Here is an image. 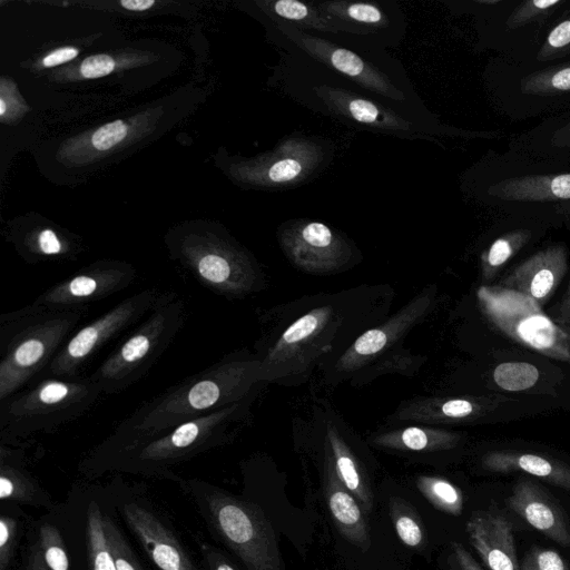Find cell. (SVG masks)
I'll list each match as a JSON object with an SVG mask.
<instances>
[{
    "label": "cell",
    "mask_w": 570,
    "mask_h": 570,
    "mask_svg": "<svg viewBox=\"0 0 570 570\" xmlns=\"http://www.w3.org/2000/svg\"><path fill=\"white\" fill-rule=\"evenodd\" d=\"M261 382V358L239 352L228 354L144 403L87 455L108 453L235 404L256 393Z\"/></svg>",
    "instance_id": "1"
},
{
    "label": "cell",
    "mask_w": 570,
    "mask_h": 570,
    "mask_svg": "<svg viewBox=\"0 0 570 570\" xmlns=\"http://www.w3.org/2000/svg\"><path fill=\"white\" fill-rule=\"evenodd\" d=\"M254 396L255 393L235 404L108 453L86 455L79 464V471L87 476L117 471L178 481L179 478L171 472V468L229 443L246 421Z\"/></svg>",
    "instance_id": "2"
},
{
    "label": "cell",
    "mask_w": 570,
    "mask_h": 570,
    "mask_svg": "<svg viewBox=\"0 0 570 570\" xmlns=\"http://www.w3.org/2000/svg\"><path fill=\"white\" fill-rule=\"evenodd\" d=\"M87 313L29 304L0 316V403L48 367Z\"/></svg>",
    "instance_id": "3"
},
{
    "label": "cell",
    "mask_w": 570,
    "mask_h": 570,
    "mask_svg": "<svg viewBox=\"0 0 570 570\" xmlns=\"http://www.w3.org/2000/svg\"><path fill=\"white\" fill-rule=\"evenodd\" d=\"M207 528L248 570H283L273 527L254 503L199 479H178Z\"/></svg>",
    "instance_id": "4"
},
{
    "label": "cell",
    "mask_w": 570,
    "mask_h": 570,
    "mask_svg": "<svg viewBox=\"0 0 570 570\" xmlns=\"http://www.w3.org/2000/svg\"><path fill=\"white\" fill-rule=\"evenodd\" d=\"M102 394L88 377L45 376L0 403L1 444L18 442L40 433H53L89 411Z\"/></svg>",
    "instance_id": "5"
},
{
    "label": "cell",
    "mask_w": 570,
    "mask_h": 570,
    "mask_svg": "<svg viewBox=\"0 0 570 570\" xmlns=\"http://www.w3.org/2000/svg\"><path fill=\"white\" fill-rule=\"evenodd\" d=\"M186 318V305L174 292H164L141 323L89 375L102 394L127 390L141 380L173 343Z\"/></svg>",
    "instance_id": "6"
},
{
    "label": "cell",
    "mask_w": 570,
    "mask_h": 570,
    "mask_svg": "<svg viewBox=\"0 0 570 570\" xmlns=\"http://www.w3.org/2000/svg\"><path fill=\"white\" fill-rule=\"evenodd\" d=\"M173 254L198 283L219 296L240 298L262 287L257 263L225 237L185 235L176 240Z\"/></svg>",
    "instance_id": "7"
},
{
    "label": "cell",
    "mask_w": 570,
    "mask_h": 570,
    "mask_svg": "<svg viewBox=\"0 0 570 570\" xmlns=\"http://www.w3.org/2000/svg\"><path fill=\"white\" fill-rule=\"evenodd\" d=\"M478 299L487 318L514 342L570 363V340L528 295L501 285L481 286Z\"/></svg>",
    "instance_id": "8"
},
{
    "label": "cell",
    "mask_w": 570,
    "mask_h": 570,
    "mask_svg": "<svg viewBox=\"0 0 570 570\" xmlns=\"http://www.w3.org/2000/svg\"><path fill=\"white\" fill-rule=\"evenodd\" d=\"M484 185L483 196L501 209H553L570 207V168L512 165L500 160Z\"/></svg>",
    "instance_id": "9"
},
{
    "label": "cell",
    "mask_w": 570,
    "mask_h": 570,
    "mask_svg": "<svg viewBox=\"0 0 570 570\" xmlns=\"http://www.w3.org/2000/svg\"><path fill=\"white\" fill-rule=\"evenodd\" d=\"M161 295L146 288L122 299L75 332L46 368V376L76 377L79 370L106 344L146 316Z\"/></svg>",
    "instance_id": "10"
},
{
    "label": "cell",
    "mask_w": 570,
    "mask_h": 570,
    "mask_svg": "<svg viewBox=\"0 0 570 570\" xmlns=\"http://www.w3.org/2000/svg\"><path fill=\"white\" fill-rule=\"evenodd\" d=\"M274 23L283 38L316 62L382 99L401 105L406 102L405 90L387 71L379 68L377 63L366 59L363 53L285 22L274 21Z\"/></svg>",
    "instance_id": "11"
},
{
    "label": "cell",
    "mask_w": 570,
    "mask_h": 570,
    "mask_svg": "<svg viewBox=\"0 0 570 570\" xmlns=\"http://www.w3.org/2000/svg\"><path fill=\"white\" fill-rule=\"evenodd\" d=\"M335 80L334 83L327 79L308 82L309 98L317 101L320 110L380 132L428 139L424 124L401 115L376 99L350 90Z\"/></svg>",
    "instance_id": "12"
},
{
    "label": "cell",
    "mask_w": 570,
    "mask_h": 570,
    "mask_svg": "<svg viewBox=\"0 0 570 570\" xmlns=\"http://www.w3.org/2000/svg\"><path fill=\"white\" fill-rule=\"evenodd\" d=\"M337 316L332 305L316 307L294 321L261 358L262 381L286 379L307 370L325 347L327 334H334Z\"/></svg>",
    "instance_id": "13"
},
{
    "label": "cell",
    "mask_w": 570,
    "mask_h": 570,
    "mask_svg": "<svg viewBox=\"0 0 570 570\" xmlns=\"http://www.w3.org/2000/svg\"><path fill=\"white\" fill-rule=\"evenodd\" d=\"M128 263L105 261L83 267L37 296L30 304L48 309H79L127 288L136 278Z\"/></svg>",
    "instance_id": "14"
},
{
    "label": "cell",
    "mask_w": 570,
    "mask_h": 570,
    "mask_svg": "<svg viewBox=\"0 0 570 570\" xmlns=\"http://www.w3.org/2000/svg\"><path fill=\"white\" fill-rule=\"evenodd\" d=\"M279 243L291 263L309 274L337 272L352 259L351 245L321 222L291 223L282 229Z\"/></svg>",
    "instance_id": "15"
},
{
    "label": "cell",
    "mask_w": 570,
    "mask_h": 570,
    "mask_svg": "<svg viewBox=\"0 0 570 570\" xmlns=\"http://www.w3.org/2000/svg\"><path fill=\"white\" fill-rule=\"evenodd\" d=\"M325 160L323 145L304 137L288 138L277 147L250 161L243 169V176L257 186L283 188L305 180Z\"/></svg>",
    "instance_id": "16"
},
{
    "label": "cell",
    "mask_w": 570,
    "mask_h": 570,
    "mask_svg": "<svg viewBox=\"0 0 570 570\" xmlns=\"http://www.w3.org/2000/svg\"><path fill=\"white\" fill-rule=\"evenodd\" d=\"M119 511L158 570H199L160 515L135 501L122 503Z\"/></svg>",
    "instance_id": "17"
},
{
    "label": "cell",
    "mask_w": 570,
    "mask_h": 570,
    "mask_svg": "<svg viewBox=\"0 0 570 570\" xmlns=\"http://www.w3.org/2000/svg\"><path fill=\"white\" fill-rule=\"evenodd\" d=\"M432 289H425L384 324L361 334L340 356L335 370L350 373L373 361L396 344L430 311L433 302Z\"/></svg>",
    "instance_id": "18"
},
{
    "label": "cell",
    "mask_w": 570,
    "mask_h": 570,
    "mask_svg": "<svg viewBox=\"0 0 570 570\" xmlns=\"http://www.w3.org/2000/svg\"><path fill=\"white\" fill-rule=\"evenodd\" d=\"M508 401L499 395L415 399L401 405L395 415L428 425L470 423Z\"/></svg>",
    "instance_id": "19"
},
{
    "label": "cell",
    "mask_w": 570,
    "mask_h": 570,
    "mask_svg": "<svg viewBox=\"0 0 570 570\" xmlns=\"http://www.w3.org/2000/svg\"><path fill=\"white\" fill-rule=\"evenodd\" d=\"M509 508L532 528L561 544L570 547V524L558 501L540 484L522 479L508 498Z\"/></svg>",
    "instance_id": "20"
},
{
    "label": "cell",
    "mask_w": 570,
    "mask_h": 570,
    "mask_svg": "<svg viewBox=\"0 0 570 570\" xmlns=\"http://www.w3.org/2000/svg\"><path fill=\"white\" fill-rule=\"evenodd\" d=\"M316 6L334 20L342 30V36L355 39L387 36L396 38L397 30L403 29L401 17L395 7L387 8V2L374 1H325Z\"/></svg>",
    "instance_id": "21"
},
{
    "label": "cell",
    "mask_w": 570,
    "mask_h": 570,
    "mask_svg": "<svg viewBox=\"0 0 570 570\" xmlns=\"http://www.w3.org/2000/svg\"><path fill=\"white\" fill-rule=\"evenodd\" d=\"M466 532L488 570H520L511 521L501 512H474Z\"/></svg>",
    "instance_id": "22"
},
{
    "label": "cell",
    "mask_w": 570,
    "mask_h": 570,
    "mask_svg": "<svg viewBox=\"0 0 570 570\" xmlns=\"http://www.w3.org/2000/svg\"><path fill=\"white\" fill-rule=\"evenodd\" d=\"M568 268L563 244L550 245L523 261L505 277L501 286L530 296L540 305L554 293Z\"/></svg>",
    "instance_id": "23"
},
{
    "label": "cell",
    "mask_w": 570,
    "mask_h": 570,
    "mask_svg": "<svg viewBox=\"0 0 570 570\" xmlns=\"http://www.w3.org/2000/svg\"><path fill=\"white\" fill-rule=\"evenodd\" d=\"M324 493L328 511L346 540L358 548L370 544L368 527L357 500L340 481L326 453L324 465Z\"/></svg>",
    "instance_id": "24"
},
{
    "label": "cell",
    "mask_w": 570,
    "mask_h": 570,
    "mask_svg": "<svg viewBox=\"0 0 570 570\" xmlns=\"http://www.w3.org/2000/svg\"><path fill=\"white\" fill-rule=\"evenodd\" d=\"M482 466L497 473L523 472L570 491V466L533 453L493 451L482 458Z\"/></svg>",
    "instance_id": "25"
},
{
    "label": "cell",
    "mask_w": 570,
    "mask_h": 570,
    "mask_svg": "<svg viewBox=\"0 0 570 570\" xmlns=\"http://www.w3.org/2000/svg\"><path fill=\"white\" fill-rule=\"evenodd\" d=\"M22 453L14 446L0 445V499L51 509L49 494L23 468Z\"/></svg>",
    "instance_id": "26"
},
{
    "label": "cell",
    "mask_w": 570,
    "mask_h": 570,
    "mask_svg": "<svg viewBox=\"0 0 570 570\" xmlns=\"http://www.w3.org/2000/svg\"><path fill=\"white\" fill-rule=\"evenodd\" d=\"M326 453L340 481L361 503L362 508L370 512L373 505V497L362 468L341 432L332 422L326 424Z\"/></svg>",
    "instance_id": "27"
},
{
    "label": "cell",
    "mask_w": 570,
    "mask_h": 570,
    "mask_svg": "<svg viewBox=\"0 0 570 570\" xmlns=\"http://www.w3.org/2000/svg\"><path fill=\"white\" fill-rule=\"evenodd\" d=\"M372 442L383 449L409 452H435L455 448L460 434L429 426H406L374 435Z\"/></svg>",
    "instance_id": "28"
},
{
    "label": "cell",
    "mask_w": 570,
    "mask_h": 570,
    "mask_svg": "<svg viewBox=\"0 0 570 570\" xmlns=\"http://www.w3.org/2000/svg\"><path fill=\"white\" fill-rule=\"evenodd\" d=\"M519 150L542 160L570 161V114L558 116L524 134Z\"/></svg>",
    "instance_id": "29"
},
{
    "label": "cell",
    "mask_w": 570,
    "mask_h": 570,
    "mask_svg": "<svg viewBox=\"0 0 570 570\" xmlns=\"http://www.w3.org/2000/svg\"><path fill=\"white\" fill-rule=\"evenodd\" d=\"M262 10L273 20L282 21L304 31H318L342 36L341 27L324 13L315 2L296 0L264 1Z\"/></svg>",
    "instance_id": "30"
},
{
    "label": "cell",
    "mask_w": 570,
    "mask_h": 570,
    "mask_svg": "<svg viewBox=\"0 0 570 570\" xmlns=\"http://www.w3.org/2000/svg\"><path fill=\"white\" fill-rule=\"evenodd\" d=\"M532 237V230L525 227L510 229L497 237L481 256L482 275L492 278L499 269L514 256Z\"/></svg>",
    "instance_id": "31"
},
{
    "label": "cell",
    "mask_w": 570,
    "mask_h": 570,
    "mask_svg": "<svg viewBox=\"0 0 570 570\" xmlns=\"http://www.w3.org/2000/svg\"><path fill=\"white\" fill-rule=\"evenodd\" d=\"M87 553L91 570H117L104 530V514L96 502L87 509Z\"/></svg>",
    "instance_id": "32"
},
{
    "label": "cell",
    "mask_w": 570,
    "mask_h": 570,
    "mask_svg": "<svg viewBox=\"0 0 570 570\" xmlns=\"http://www.w3.org/2000/svg\"><path fill=\"white\" fill-rule=\"evenodd\" d=\"M521 89L528 95L557 96L570 91V62L548 67L533 72L521 81Z\"/></svg>",
    "instance_id": "33"
},
{
    "label": "cell",
    "mask_w": 570,
    "mask_h": 570,
    "mask_svg": "<svg viewBox=\"0 0 570 570\" xmlns=\"http://www.w3.org/2000/svg\"><path fill=\"white\" fill-rule=\"evenodd\" d=\"M416 485L421 493L439 510L459 515L463 510V494L450 481L438 476H419Z\"/></svg>",
    "instance_id": "34"
},
{
    "label": "cell",
    "mask_w": 570,
    "mask_h": 570,
    "mask_svg": "<svg viewBox=\"0 0 570 570\" xmlns=\"http://www.w3.org/2000/svg\"><path fill=\"white\" fill-rule=\"evenodd\" d=\"M23 243L26 258L31 262L63 258L73 254V247L51 228L40 229Z\"/></svg>",
    "instance_id": "35"
},
{
    "label": "cell",
    "mask_w": 570,
    "mask_h": 570,
    "mask_svg": "<svg viewBox=\"0 0 570 570\" xmlns=\"http://www.w3.org/2000/svg\"><path fill=\"white\" fill-rule=\"evenodd\" d=\"M390 511L400 540L407 547L420 548L424 543L425 534L412 507L402 500H393Z\"/></svg>",
    "instance_id": "36"
},
{
    "label": "cell",
    "mask_w": 570,
    "mask_h": 570,
    "mask_svg": "<svg viewBox=\"0 0 570 570\" xmlns=\"http://www.w3.org/2000/svg\"><path fill=\"white\" fill-rule=\"evenodd\" d=\"M538 379V368L527 362H504L493 371L495 384L500 389L511 392L530 389Z\"/></svg>",
    "instance_id": "37"
},
{
    "label": "cell",
    "mask_w": 570,
    "mask_h": 570,
    "mask_svg": "<svg viewBox=\"0 0 570 570\" xmlns=\"http://www.w3.org/2000/svg\"><path fill=\"white\" fill-rule=\"evenodd\" d=\"M37 544L48 570H70L63 539L55 525L41 524Z\"/></svg>",
    "instance_id": "38"
},
{
    "label": "cell",
    "mask_w": 570,
    "mask_h": 570,
    "mask_svg": "<svg viewBox=\"0 0 570 570\" xmlns=\"http://www.w3.org/2000/svg\"><path fill=\"white\" fill-rule=\"evenodd\" d=\"M104 530L117 570H145L128 541L109 515H104Z\"/></svg>",
    "instance_id": "39"
},
{
    "label": "cell",
    "mask_w": 570,
    "mask_h": 570,
    "mask_svg": "<svg viewBox=\"0 0 570 570\" xmlns=\"http://www.w3.org/2000/svg\"><path fill=\"white\" fill-rule=\"evenodd\" d=\"M559 0H530L520 3L509 16L507 24L509 28H519L527 23L543 18L561 6Z\"/></svg>",
    "instance_id": "40"
},
{
    "label": "cell",
    "mask_w": 570,
    "mask_h": 570,
    "mask_svg": "<svg viewBox=\"0 0 570 570\" xmlns=\"http://www.w3.org/2000/svg\"><path fill=\"white\" fill-rule=\"evenodd\" d=\"M570 53V17L560 21L548 33L537 59L548 61Z\"/></svg>",
    "instance_id": "41"
},
{
    "label": "cell",
    "mask_w": 570,
    "mask_h": 570,
    "mask_svg": "<svg viewBox=\"0 0 570 570\" xmlns=\"http://www.w3.org/2000/svg\"><path fill=\"white\" fill-rule=\"evenodd\" d=\"M520 570H570V567L556 550L532 547L523 557Z\"/></svg>",
    "instance_id": "42"
},
{
    "label": "cell",
    "mask_w": 570,
    "mask_h": 570,
    "mask_svg": "<svg viewBox=\"0 0 570 570\" xmlns=\"http://www.w3.org/2000/svg\"><path fill=\"white\" fill-rule=\"evenodd\" d=\"M127 134L128 126L126 122L115 120L96 129L90 137V144L96 150H109L121 142Z\"/></svg>",
    "instance_id": "43"
},
{
    "label": "cell",
    "mask_w": 570,
    "mask_h": 570,
    "mask_svg": "<svg viewBox=\"0 0 570 570\" xmlns=\"http://www.w3.org/2000/svg\"><path fill=\"white\" fill-rule=\"evenodd\" d=\"M18 521L2 514L0 518V570H8L18 537Z\"/></svg>",
    "instance_id": "44"
},
{
    "label": "cell",
    "mask_w": 570,
    "mask_h": 570,
    "mask_svg": "<svg viewBox=\"0 0 570 570\" xmlns=\"http://www.w3.org/2000/svg\"><path fill=\"white\" fill-rule=\"evenodd\" d=\"M115 60L108 55H95L87 57L80 65L79 72L82 78H101L114 71Z\"/></svg>",
    "instance_id": "45"
},
{
    "label": "cell",
    "mask_w": 570,
    "mask_h": 570,
    "mask_svg": "<svg viewBox=\"0 0 570 570\" xmlns=\"http://www.w3.org/2000/svg\"><path fill=\"white\" fill-rule=\"evenodd\" d=\"M199 550L205 570H239L219 548L202 542Z\"/></svg>",
    "instance_id": "46"
},
{
    "label": "cell",
    "mask_w": 570,
    "mask_h": 570,
    "mask_svg": "<svg viewBox=\"0 0 570 570\" xmlns=\"http://www.w3.org/2000/svg\"><path fill=\"white\" fill-rule=\"evenodd\" d=\"M455 570H483L472 554L460 543H452Z\"/></svg>",
    "instance_id": "47"
},
{
    "label": "cell",
    "mask_w": 570,
    "mask_h": 570,
    "mask_svg": "<svg viewBox=\"0 0 570 570\" xmlns=\"http://www.w3.org/2000/svg\"><path fill=\"white\" fill-rule=\"evenodd\" d=\"M79 53L78 49L75 47H62L51 51L42 59L43 67H55L67 61H70Z\"/></svg>",
    "instance_id": "48"
},
{
    "label": "cell",
    "mask_w": 570,
    "mask_h": 570,
    "mask_svg": "<svg viewBox=\"0 0 570 570\" xmlns=\"http://www.w3.org/2000/svg\"><path fill=\"white\" fill-rule=\"evenodd\" d=\"M26 570H48L37 543L30 549Z\"/></svg>",
    "instance_id": "49"
},
{
    "label": "cell",
    "mask_w": 570,
    "mask_h": 570,
    "mask_svg": "<svg viewBox=\"0 0 570 570\" xmlns=\"http://www.w3.org/2000/svg\"><path fill=\"white\" fill-rule=\"evenodd\" d=\"M127 10L144 11L155 4L154 0H126L120 2Z\"/></svg>",
    "instance_id": "50"
},
{
    "label": "cell",
    "mask_w": 570,
    "mask_h": 570,
    "mask_svg": "<svg viewBox=\"0 0 570 570\" xmlns=\"http://www.w3.org/2000/svg\"><path fill=\"white\" fill-rule=\"evenodd\" d=\"M558 320L562 323L570 322V288L560 307V317Z\"/></svg>",
    "instance_id": "51"
}]
</instances>
